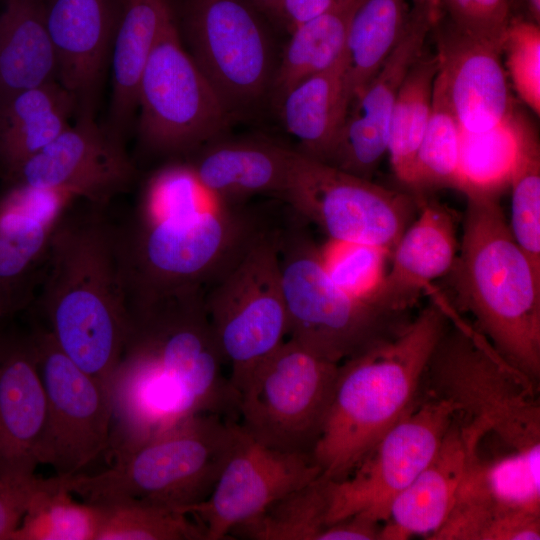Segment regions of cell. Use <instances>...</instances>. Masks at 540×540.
<instances>
[{
    "instance_id": "obj_1",
    "label": "cell",
    "mask_w": 540,
    "mask_h": 540,
    "mask_svg": "<svg viewBox=\"0 0 540 540\" xmlns=\"http://www.w3.org/2000/svg\"><path fill=\"white\" fill-rule=\"evenodd\" d=\"M205 292L128 306V332L109 389L112 461L198 415L238 421L239 396L223 374Z\"/></svg>"
},
{
    "instance_id": "obj_2",
    "label": "cell",
    "mask_w": 540,
    "mask_h": 540,
    "mask_svg": "<svg viewBox=\"0 0 540 540\" xmlns=\"http://www.w3.org/2000/svg\"><path fill=\"white\" fill-rule=\"evenodd\" d=\"M273 223L247 204L214 200L198 183L169 185L116 226L127 305L190 289L207 291Z\"/></svg>"
},
{
    "instance_id": "obj_3",
    "label": "cell",
    "mask_w": 540,
    "mask_h": 540,
    "mask_svg": "<svg viewBox=\"0 0 540 540\" xmlns=\"http://www.w3.org/2000/svg\"><path fill=\"white\" fill-rule=\"evenodd\" d=\"M71 204L50 238L40 305L58 347L109 394L129 327L116 225L104 206Z\"/></svg>"
},
{
    "instance_id": "obj_4",
    "label": "cell",
    "mask_w": 540,
    "mask_h": 540,
    "mask_svg": "<svg viewBox=\"0 0 540 540\" xmlns=\"http://www.w3.org/2000/svg\"><path fill=\"white\" fill-rule=\"evenodd\" d=\"M447 325L443 307L430 297L397 334L339 364L312 452L324 477H347L382 435L414 407L429 358Z\"/></svg>"
},
{
    "instance_id": "obj_5",
    "label": "cell",
    "mask_w": 540,
    "mask_h": 540,
    "mask_svg": "<svg viewBox=\"0 0 540 540\" xmlns=\"http://www.w3.org/2000/svg\"><path fill=\"white\" fill-rule=\"evenodd\" d=\"M460 250L449 273L460 305L514 366L540 378V274L516 243L498 198L466 196Z\"/></svg>"
},
{
    "instance_id": "obj_6",
    "label": "cell",
    "mask_w": 540,
    "mask_h": 540,
    "mask_svg": "<svg viewBox=\"0 0 540 540\" xmlns=\"http://www.w3.org/2000/svg\"><path fill=\"white\" fill-rule=\"evenodd\" d=\"M448 325L427 363L421 395L451 402L508 450L540 453L538 382L509 362L440 290Z\"/></svg>"
},
{
    "instance_id": "obj_7",
    "label": "cell",
    "mask_w": 540,
    "mask_h": 540,
    "mask_svg": "<svg viewBox=\"0 0 540 540\" xmlns=\"http://www.w3.org/2000/svg\"><path fill=\"white\" fill-rule=\"evenodd\" d=\"M239 432L237 420L202 414L113 460L102 472L59 476L86 502L135 499L185 513L211 494Z\"/></svg>"
},
{
    "instance_id": "obj_8",
    "label": "cell",
    "mask_w": 540,
    "mask_h": 540,
    "mask_svg": "<svg viewBox=\"0 0 540 540\" xmlns=\"http://www.w3.org/2000/svg\"><path fill=\"white\" fill-rule=\"evenodd\" d=\"M278 254L287 335L325 360L340 364L394 336L411 320L340 288L297 214L278 225Z\"/></svg>"
},
{
    "instance_id": "obj_9",
    "label": "cell",
    "mask_w": 540,
    "mask_h": 540,
    "mask_svg": "<svg viewBox=\"0 0 540 540\" xmlns=\"http://www.w3.org/2000/svg\"><path fill=\"white\" fill-rule=\"evenodd\" d=\"M338 368V363L313 354L296 341L284 340L239 389V425L270 448L312 454Z\"/></svg>"
},
{
    "instance_id": "obj_10",
    "label": "cell",
    "mask_w": 540,
    "mask_h": 540,
    "mask_svg": "<svg viewBox=\"0 0 540 540\" xmlns=\"http://www.w3.org/2000/svg\"><path fill=\"white\" fill-rule=\"evenodd\" d=\"M138 108L140 144L157 155L193 153L230 123L231 113L183 45L173 10L142 73Z\"/></svg>"
},
{
    "instance_id": "obj_11",
    "label": "cell",
    "mask_w": 540,
    "mask_h": 540,
    "mask_svg": "<svg viewBox=\"0 0 540 540\" xmlns=\"http://www.w3.org/2000/svg\"><path fill=\"white\" fill-rule=\"evenodd\" d=\"M204 303L238 394L249 374L287 335L278 225L264 231L239 262L205 292Z\"/></svg>"
},
{
    "instance_id": "obj_12",
    "label": "cell",
    "mask_w": 540,
    "mask_h": 540,
    "mask_svg": "<svg viewBox=\"0 0 540 540\" xmlns=\"http://www.w3.org/2000/svg\"><path fill=\"white\" fill-rule=\"evenodd\" d=\"M182 31L188 53L232 116L271 95L279 60L251 0H185Z\"/></svg>"
},
{
    "instance_id": "obj_13",
    "label": "cell",
    "mask_w": 540,
    "mask_h": 540,
    "mask_svg": "<svg viewBox=\"0 0 540 540\" xmlns=\"http://www.w3.org/2000/svg\"><path fill=\"white\" fill-rule=\"evenodd\" d=\"M280 200L331 240L390 252L419 208L407 191L388 189L296 150Z\"/></svg>"
},
{
    "instance_id": "obj_14",
    "label": "cell",
    "mask_w": 540,
    "mask_h": 540,
    "mask_svg": "<svg viewBox=\"0 0 540 540\" xmlns=\"http://www.w3.org/2000/svg\"><path fill=\"white\" fill-rule=\"evenodd\" d=\"M484 438L472 443L453 507L428 540L540 539V453L483 459Z\"/></svg>"
},
{
    "instance_id": "obj_15",
    "label": "cell",
    "mask_w": 540,
    "mask_h": 540,
    "mask_svg": "<svg viewBox=\"0 0 540 540\" xmlns=\"http://www.w3.org/2000/svg\"><path fill=\"white\" fill-rule=\"evenodd\" d=\"M456 415L454 405L421 395L342 480H331L329 525L360 514L384 523L394 499L438 451Z\"/></svg>"
},
{
    "instance_id": "obj_16",
    "label": "cell",
    "mask_w": 540,
    "mask_h": 540,
    "mask_svg": "<svg viewBox=\"0 0 540 540\" xmlns=\"http://www.w3.org/2000/svg\"><path fill=\"white\" fill-rule=\"evenodd\" d=\"M30 333L46 397L39 464L56 475H74L107 452L111 404L108 392L56 344L46 327Z\"/></svg>"
},
{
    "instance_id": "obj_17",
    "label": "cell",
    "mask_w": 540,
    "mask_h": 540,
    "mask_svg": "<svg viewBox=\"0 0 540 540\" xmlns=\"http://www.w3.org/2000/svg\"><path fill=\"white\" fill-rule=\"evenodd\" d=\"M322 475L312 454L270 448L240 432L217 483L203 502L186 510L205 540L230 539V532L271 503Z\"/></svg>"
},
{
    "instance_id": "obj_18",
    "label": "cell",
    "mask_w": 540,
    "mask_h": 540,
    "mask_svg": "<svg viewBox=\"0 0 540 540\" xmlns=\"http://www.w3.org/2000/svg\"><path fill=\"white\" fill-rule=\"evenodd\" d=\"M136 174L124 141L98 125L94 115L81 114L4 182L105 206L131 187Z\"/></svg>"
},
{
    "instance_id": "obj_19",
    "label": "cell",
    "mask_w": 540,
    "mask_h": 540,
    "mask_svg": "<svg viewBox=\"0 0 540 540\" xmlns=\"http://www.w3.org/2000/svg\"><path fill=\"white\" fill-rule=\"evenodd\" d=\"M433 27L429 17L410 8L397 46L351 101L327 164L371 180L387 153L391 115L399 88L424 51Z\"/></svg>"
},
{
    "instance_id": "obj_20",
    "label": "cell",
    "mask_w": 540,
    "mask_h": 540,
    "mask_svg": "<svg viewBox=\"0 0 540 540\" xmlns=\"http://www.w3.org/2000/svg\"><path fill=\"white\" fill-rule=\"evenodd\" d=\"M57 81L76 114L94 115L120 16V0H43Z\"/></svg>"
},
{
    "instance_id": "obj_21",
    "label": "cell",
    "mask_w": 540,
    "mask_h": 540,
    "mask_svg": "<svg viewBox=\"0 0 540 540\" xmlns=\"http://www.w3.org/2000/svg\"><path fill=\"white\" fill-rule=\"evenodd\" d=\"M434 31L441 85L462 131L480 133L510 116L515 108L501 48L465 36L441 22Z\"/></svg>"
},
{
    "instance_id": "obj_22",
    "label": "cell",
    "mask_w": 540,
    "mask_h": 540,
    "mask_svg": "<svg viewBox=\"0 0 540 540\" xmlns=\"http://www.w3.org/2000/svg\"><path fill=\"white\" fill-rule=\"evenodd\" d=\"M46 397L30 333L0 332V478L35 475Z\"/></svg>"
},
{
    "instance_id": "obj_23",
    "label": "cell",
    "mask_w": 540,
    "mask_h": 540,
    "mask_svg": "<svg viewBox=\"0 0 540 540\" xmlns=\"http://www.w3.org/2000/svg\"><path fill=\"white\" fill-rule=\"evenodd\" d=\"M488 435L485 426L456 414L432 460L392 502L379 540L434 534L453 507L472 443Z\"/></svg>"
},
{
    "instance_id": "obj_24",
    "label": "cell",
    "mask_w": 540,
    "mask_h": 540,
    "mask_svg": "<svg viewBox=\"0 0 540 540\" xmlns=\"http://www.w3.org/2000/svg\"><path fill=\"white\" fill-rule=\"evenodd\" d=\"M74 199L53 190L6 186L0 196V292L20 310L32 271L47 254L55 224Z\"/></svg>"
},
{
    "instance_id": "obj_25",
    "label": "cell",
    "mask_w": 540,
    "mask_h": 540,
    "mask_svg": "<svg viewBox=\"0 0 540 540\" xmlns=\"http://www.w3.org/2000/svg\"><path fill=\"white\" fill-rule=\"evenodd\" d=\"M418 218L395 244L377 303L393 312L407 314L432 280L446 275L457 257L455 221L444 205L424 199Z\"/></svg>"
},
{
    "instance_id": "obj_26",
    "label": "cell",
    "mask_w": 540,
    "mask_h": 540,
    "mask_svg": "<svg viewBox=\"0 0 540 540\" xmlns=\"http://www.w3.org/2000/svg\"><path fill=\"white\" fill-rule=\"evenodd\" d=\"M188 162L216 201L245 205L255 195L281 198L293 149L256 139L213 140Z\"/></svg>"
},
{
    "instance_id": "obj_27",
    "label": "cell",
    "mask_w": 540,
    "mask_h": 540,
    "mask_svg": "<svg viewBox=\"0 0 540 540\" xmlns=\"http://www.w3.org/2000/svg\"><path fill=\"white\" fill-rule=\"evenodd\" d=\"M171 12L167 0H120L111 53L112 97L105 127L121 140L137 110L142 73Z\"/></svg>"
},
{
    "instance_id": "obj_28",
    "label": "cell",
    "mask_w": 540,
    "mask_h": 540,
    "mask_svg": "<svg viewBox=\"0 0 540 540\" xmlns=\"http://www.w3.org/2000/svg\"><path fill=\"white\" fill-rule=\"evenodd\" d=\"M74 97L52 81L20 91L0 104V173L12 176L68 126Z\"/></svg>"
},
{
    "instance_id": "obj_29",
    "label": "cell",
    "mask_w": 540,
    "mask_h": 540,
    "mask_svg": "<svg viewBox=\"0 0 540 540\" xmlns=\"http://www.w3.org/2000/svg\"><path fill=\"white\" fill-rule=\"evenodd\" d=\"M57 81V62L43 0H0V104Z\"/></svg>"
},
{
    "instance_id": "obj_30",
    "label": "cell",
    "mask_w": 540,
    "mask_h": 540,
    "mask_svg": "<svg viewBox=\"0 0 540 540\" xmlns=\"http://www.w3.org/2000/svg\"><path fill=\"white\" fill-rule=\"evenodd\" d=\"M348 107L342 57L297 83L278 104L285 129L298 142L296 151L325 163L331 158Z\"/></svg>"
},
{
    "instance_id": "obj_31",
    "label": "cell",
    "mask_w": 540,
    "mask_h": 540,
    "mask_svg": "<svg viewBox=\"0 0 540 540\" xmlns=\"http://www.w3.org/2000/svg\"><path fill=\"white\" fill-rule=\"evenodd\" d=\"M409 11L407 0H362L356 8L342 55L349 105L397 46Z\"/></svg>"
},
{
    "instance_id": "obj_32",
    "label": "cell",
    "mask_w": 540,
    "mask_h": 540,
    "mask_svg": "<svg viewBox=\"0 0 540 540\" xmlns=\"http://www.w3.org/2000/svg\"><path fill=\"white\" fill-rule=\"evenodd\" d=\"M361 1L338 0L330 9L290 32L270 95L277 106L289 89L328 69L342 57L351 18Z\"/></svg>"
},
{
    "instance_id": "obj_33",
    "label": "cell",
    "mask_w": 540,
    "mask_h": 540,
    "mask_svg": "<svg viewBox=\"0 0 540 540\" xmlns=\"http://www.w3.org/2000/svg\"><path fill=\"white\" fill-rule=\"evenodd\" d=\"M529 123L517 109L480 133L460 129L459 191L465 196L499 198L519 157Z\"/></svg>"
},
{
    "instance_id": "obj_34",
    "label": "cell",
    "mask_w": 540,
    "mask_h": 540,
    "mask_svg": "<svg viewBox=\"0 0 540 540\" xmlns=\"http://www.w3.org/2000/svg\"><path fill=\"white\" fill-rule=\"evenodd\" d=\"M438 69L436 53L423 51L406 73L394 103L387 153L394 175L407 192L416 154L430 117Z\"/></svg>"
},
{
    "instance_id": "obj_35",
    "label": "cell",
    "mask_w": 540,
    "mask_h": 540,
    "mask_svg": "<svg viewBox=\"0 0 540 540\" xmlns=\"http://www.w3.org/2000/svg\"><path fill=\"white\" fill-rule=\"evenodd\" d=\"M331 479L321 475L271 503L230 537L251 540H321L329 526Z\"/></svg>"
},
{
    "instance_id": "obj_36",
    "label": "cell",
    "mask_w": 540,
    "mask_h": 540,
    "mask_svg": "<svg viewBox=\"0 0 540 540\" xmlns=\"http://www.w3.org/2000/svg\"><path fill=\"white\" fill-rule=\"evenodd\" d=\"M102 518V505L76 500L55 475L46 478L10 540H96Z\"/></svg>"
},
{
    "instance_id": "obj_37",
    "label": "cell",
    "mask_w": 540,
    "mask_h": 540,
    "mask_svg": "<svg viewBox=\"0 0 540 540\" xmlns=\"http://www.w3.org/2000/svg\"><path fill=\"white\" fill-rule=\"evenodd\" d=\"M459 161L460 127L435 77L430 117L416 154L408 192L419 204L433 190H458Z\"/></svg>"
},
{
    "instance_id": "obj_38",
    "label": "cell",
    "mask_w": 540,
    "mask_h": 540,
    "mask_svg": "<svg viewBox=\"0 0 540 540\" xmlns=\"http://www.w3.org/2000/svg\"><path fill=\"white\" fill-rule=\"evenodd\" d=\"M100 505L96 540H205L201 525L177 510L135 499Z\"/></svg>"
},
{
    "instance_id": "obj_39",
    "label": "cell",
    "mask_w": 540,
    "mask_h": 540,
    "mask_svg": "<svg viewBox=\"0 0 540 540\" xmlns=\"http://www.w3.org/2000/svg\"><path fill=\"white\" fill-rule=\"evenodd\" d=\"M511 188V233L540 274V149L529 126L514 167Z\"/></svg>"
},
{
    "instance_id": "obj_40",
    "label": "cell",
    "mask_w": 540,
    "mask_h": 540,
    "mask_svg": "<svg viewBox=\"0 0 540 540\" xmlns=\"http://www.w3.org/2000/svg\"><path fill=\"white\" fill-rule=\"evenodd\" d=\"M319 249L326 271L340 288L357 300L379 305L376 298L387 272L389 250L331 239Z\"/></svg>"
},
{
    "instance_id": "obj_41",
    "label": "cell",
    "mask_w": 540,
    "mask_h": 540,
    "mask_svg": "<svg viewBox=\"0 0 540 540\" xmlns=\"http://www.w3.org/2000/svg\"><path fill=\"white\" fill-rule=\"evenodd\" d=\"M501 54L519 98L537 116L540 114V25L521 16H511Z\"/></svg>"
},
{
    "instance_id": "obj_42",
    "label": "cell",
    "mask_w": 540,
    "mask_h": 540,
    "mask_svg": "<svg viewBox=\"0 0 540 540\" xmlns=\"http://www.w3.org/2000/svg\"><path fill=\"white\" fill-rule=\"evenodd\" d=\"M511 16L510 0H442L437 22L501 48Z\"/></svg>"
},
{
    "instance_id": "obj_43",
    "label": "cell",
    "mask_w": 540,
    "mask_h": 540,
    "mask_svg": "<svg viewBox=\"0 0 540 540\" xmlns=\"http://www.w3.org/2000/svg\"><path fill=\"white\" fill-rule=\"evenodd\" d=\"M46 478H0V540H10Z\"/></svg>"
},
{
    "instance_id": "obj_44",
    "label": "cell",
    "mask_w": 540,
    "mask_h": 540,
    "mask_svg": "<svg viewBox=\"0 0 540 540\" xmlns=\"http://www.w3.org/2000/svg\"><path fill=\"white\" fill-rule=\"evenodd\" d=\"M382 524L355 514L330 524L321 540H379Z\"/></svg>"
},
{
    "instance_id": "obj_45",
    "label": "cell",
    "mask_w": 540,
    "mask_h": 540,
    "mask_svg": "<svg viewBox=\"0 0 540 540\" xmlns=\"http://www.w3.org/2000/svg\"><path fill=\"white\" fill-rule=\"evenodd\" d=\"M338 0H281V23L291 32L298 25L324 13Z\"/></svg>"
},
{
    "instance_id": "obj_46",
    "label": "cell",
    "mask_w": 540,
    "mask_h": 540,
    "mask_svg": "<svg viewBox=\"0 0 540 540\" xmlns=\"http://www.w3.org/2000/svg\"><path fill=\"white\" fill-rule=\"evenodd\" d=\"M442 0H412L410 8L429 17L434 25L441 16Z\"/></svg>"
},
{
    "instance_id": "obj_47",
    "label": "cell",
    "mask_w": 540,
    "mask_h": 540,
    "mask_svg": "<svg viewBox=\"0 0 540 540\" xmlns=\"http://www.w3.org/2000/svg\"><path fill=\"white\" fill-rule=\"evenodd\" d=\"M254 5L267 16L281 22V0H251Z\"/></svg>"
},
{
    "instance_id": "obj_48",
    "label": "cell",
    "mask_w": 540,
    "mask_h": 540,
    "mask_svg": "<svg viewBox=\"0 0 540 540\" xmlns=\"http://www.w3.org/2000/svg\"><path fill=\"white\" fill-rule=\"evenodd\" d=\"M524 9L523 17L540 24V0H520Z\"/></svg>"
},
{
    "instance_id": "obj_49",
    "label": "cell",
    "mask_w": 540,
    "mask_h": 540,
    "mask_svg": "<svg viewBox=\"0 0 540 540\" xmlns=\"http://www.w3.org/2000/svg\"><path fill=\"white\" fill-rule=\"evenodd\" d=\"M20 311L18 306L7 296L0 292V319Z\"/></svg>"
},
{
    "instance_id": "obj_50",
    "label": "cell",
    "mask_w": 540,
    "mask_h": 540,
    "mask_svg": "<svg viewBox=\"0 0 540 540\" xmlns=\"http://www.w3.org/2000/svg\"><path fill=\"white\" fill-rule=\"evenodd\" d=\"M1 320V319H0ZM2 331V328H0V332Z\"/></svg>"
}]
</instances>
